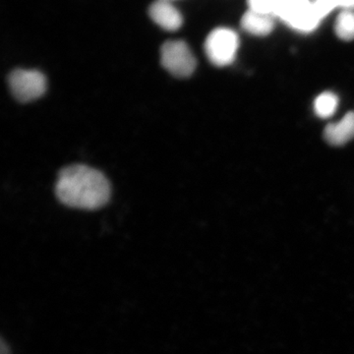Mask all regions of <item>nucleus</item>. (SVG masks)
I'll list each match as a JSON object with an SVG mask.
<instances>
[{
    "label": "nucleus",
    "mask_w": 354,
    "mask_h": 354,
    "mask_svg": "<svg viewBox=\"0 0 354 354\" xmlns=\"http://www.w3.org/2000/svg\"><path fill=\"white\" fill-rule=\"evenodd\" d=\"M55 192L59 201L71 208H102L111 197V185L101 171L84 165L65 167L58 176Z\"/></svg>",
    "instance_id": "1"
},
{
    "label": "nucleus",
    "mask_w": 354,
    "mask_h": 354,
    "mask_svg": "<svg viewBox=\"0 0 354 354\" xmlns=\"http://www.w3.org/2000/svg\"><path fill=\"white\" fill-rule=\"evenodd\" d=\"M274 17L300 35L318 31L324 21L317 12L313 0H279Z\"/></svg>",
    "instance_id": "2"
},
{
    "label": "nucleus",
    "mask_w": 354,
    "mask_h": 354,
    "mask_svg": "<svg viewBox=\"0 0 354 354\" xmlns=\"http://www.w3.org/2000/svg\"><path fill=\"white\" fill-rule=\"evenodd\" d=\"M241 48V37L234 28L221 26L211 31L205 41L204 48L212 64L218 67L234 64Z\"/></svg>",
    "instance_id": "3"
},
{
    "label": "nucleus",
    "mask_w": 354,
    "mask_h": 354,
    "mask_svg": "<svg viewBox=\"0 0 354 354\" xmlns=\"http://www.w3.org/2000/svg\"><path fill=\"white\" fill-rule=\"evenodd\" d=\"M160 62L171 75L186 78L196 69V58L183 41H169L160 50Z\"/></svg>",
    "instance_id": "4"
},
{
    "label": "nucleus",
    "mask_w": 354,
    "mask_h": 354,
    "mask_svg": "<svg viewBox=\"0 0 354 354\" xmlns=\"http://www.w3.org/2000/svg\"><path fill=\"white\" fill-rule=\"evenodd\" d=\"M8 83L15 99L22 102L39 99L48 87L46 76L38 70H14L9 75Z\"/></svg>",
    "instance_id": "5"
},
{
    "label": "nucleus",
    "mask_w": 354,
    "mask_h": 354,
    "mask_svg": "<svg viewBox=\"0 0 354 354\" xmlns=\"http://www.w3.org/2000/svg\"><path fill=\"white\" fill-rule=\"evenodd\" d=\"M277 22L274 16L263 15V14L252 12L245 10L241 15V29L242 32L255 37V38H266L274 32L277 27Z\"/></svg>",
    "instance_id": "6"
},
{
    "label": "nucleus",
    "mask_w": 354,
    "mask_h": 354,
    "mask_svg": "<svg viewBox=\"0 0 354 354\" xmlns=\"http://www.w3.org/2000/svg\"><path fill=\"white\" fill-rule=\"evenodd\" d=\"M150 16L156 24L167 31H176L183 26V15L167 0H158L153 3Z\"/></svg>",
    "instance_id": "7"
},
{
    "label": "nucleus",
    "mask_w": 354,
    "mask_h": 354,
    "mask_svg": "<svg viewBox=\"0 0 354 354\" xmlns=\"http://www.w3.org/2000/svg\"><path fill=\"white\" fill-rule=\"evenodd\" d=\"M324 137L332 146H342L354 138V113H346L341 120L325 128Z\"/></svg>",
    "instance_id": "8"
},
{
    "label": "nucleus",
    "mask_w": 354,
    "mask_h": 354,
    "mask_svg": "<svg viewBox=\"0 0 354 354\" xmlns=\"http://www.w3.org/2000/svg\"><path fill=\"white\" fill-rule=\"evenodd\" d=\"M334 32L342 41H354V10H339L335 13Z\"/></svg>",
    "instance_id": "9"
},
{
    "label": "nucleus",
    "mask_w": 354,
    "mask_h": 354,
    "mask_svg": "<svg viewBox=\"0 0 354 354\" xmlns=\"http://www.w3.org/2000/svg\"><path fill=\"white\" fill-rule=\"evenodd\" d=\"M339 106V97L332 92L319 95L314 102V111L319 118H329L334 115Z\"/></svg>",
    "instance_id": "10"
},
{
    "label": "nucleus",
    "mask_w": 354,
    "mask_h": 354,
    "mask_svg": "<svg viewBox=\"0 0 354 354\" xmlns=\"http://www.w3.org/2000/svg\"><path fill=\"white\" fill-rule=\"evenodd\" d=\"M279 0H245L246 10L274 16Z\"/></svg>",
    "instance_id": "11"
},
{
    "label": "nucleus",
    "mask_w": 354,
    "mask_h": 354,
    "mask_svg": "<svg viewBox=\"0 0 354 354\" xmlns=\"http://www.w3.org/2000/svg\"><path fill=\"white\" fill-rule=\"evenodd\" d=\"M317 12L323 20L327 19L333 14L339 11L337 0H313Z\"/></svg>",
    "instance_id": "12"
},
{
    "label": "nucleus",
    "mask_w": 354,
    "mask_h": 354,
    "mask_svg": "<svg viewBox=\"0 0 354 354\" xmlns=\"http://www.w3.org/2000/svg\"><path fill=\"white\" fill-rule=\"evenodd\" d=\"M339 10H354V0H337Z\"/></svg>",
    "instance_id": "13"
},
{
    "label": "nucleus",
    "mask_w": 354,
    "mask_h": 354,
    "mask_svg": "<svg viewBox=\"0 0 354 354\" xmlns=\"http://www.w3.org/2000/svg\"><path fill=\"white\" fill-rule=\"evenodd\" d=\"M1 354H10L8 349L6 348V344H4L3 342H2L1 344Z\"/></svg>",
    "instance_id": "14"
}]
</instances>
